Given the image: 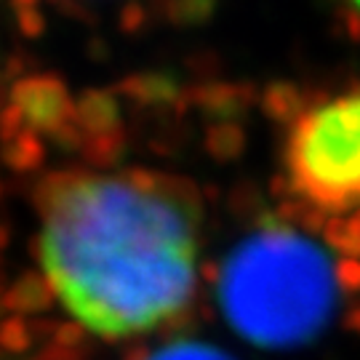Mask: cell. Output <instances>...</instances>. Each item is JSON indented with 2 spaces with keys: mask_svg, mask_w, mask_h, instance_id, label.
I'll return each mask as SVG.
<instances>
[{
  "mask_svg": "<svg viewBox=\"0 0 360 360\" xmlns=\"http://www.w3.org/2000/svg\"><path fill=\"white\" fill-rule=\"evenodd\" d=\"M40 262L65 309L99 336L147 334L190 304L198 206L153 171H62L38 193Z\"/></svg>",
  "mask_w": 360,
  "mask_h": 360,
  "instance_id": "cell-1",
  "label": "cell"
},
{
  "mask_svg": "<svg viewBox=\"0 0 360 360\" xmlns=\"http://www.w3.org/2000/svg\"><path fill=\"white\" fill-rule=\"evenodd\" d=\"M339 304V272L321 245L288 230L248 238L221 275V307L257 345L315 336Z\"/></svg>",
  "mask_w": 360,
  "mask_h": 360,
  "instance_id": "cell-2",
  "label": "cell"
},
{
  "mask_svg": "<svg viewBox=\"0 0 360 360\" xmlns=\"http://www.w3.org/2000/svg\"><path fill=\"white\" fill-rule=\"evenodd\" d=\"M285 176L307 206L347 214L360 208V89L302 110L285 136Z\"/></svg>",
  "mask_w": 360,
  "mask_h": 360,
  "instance_id": "cell-3",
  "label": "cell"
},
{
  "mask_svg": "<svg viewBox=\"0 0 360 360\" xmlns=\"http://www.w3.org/2000/svg\"><path fill=\"white\" fill-rule=\"evenodd\" d=\"M153 360H232V358L206 347V345H176V347H166L163 352H158Z\"/></svg>",
  "mask_w": 360,
  "mask_h": 360,
  "instance_id": "cell-4",
  "label": "cell"
}]
</instances>
